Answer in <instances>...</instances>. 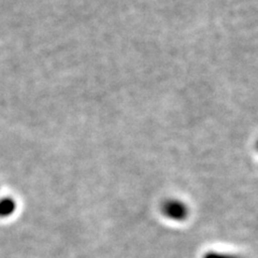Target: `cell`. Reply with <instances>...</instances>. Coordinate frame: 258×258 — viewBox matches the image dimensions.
Wrapping results in <instances>:
<instances>
[{"label":"cell","instance_id":"obj_1","mask_svg":"<svg viewBox=\"0 0 258 258\" xmlns=\"http://www.w3.org/2000/svg\"><path fill=\"white\" fill-rule=\"evenodd\" d=\"M165 214L172 220H183L186 216V208L180 203L171 201L165 206Z\"/></svg>","mask_w":258,"mask_h":258},{"label":"cell","instance_id":"obj_3","mask_svg":"<svg viewBox=\"0 0 258 258\" xmlns=\"http://www.w3.org/2000/svg\"><path fill=\"white\" fill-rule=\"evenodd\" d=\"M205 258H237L233 256H229V255H223V254H209L207 255Z\"/></svg>","mask_w":258,"mask_h":258},{"label":"cell","instance_id":"obj_2","mask_svg":"<svg viewBox=\"0 0 258 258\" xmlns=\"http://www.w3.org/2000/svg\"><path fill=\"white\" fill-rule=\"evenodd\" d=\"M16 210L15 200L11 197L0 198V219H7L10 217Z\"/></svg>","mask_w":258,"mask_h":258}]
</instances>
